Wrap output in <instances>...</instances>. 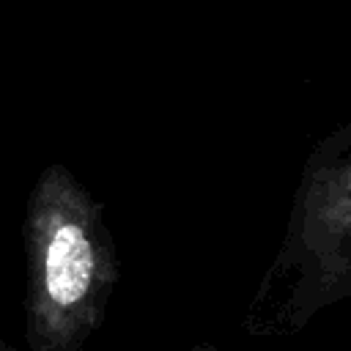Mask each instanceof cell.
<instances>
[{"mask_svg": "<svg viewBox=\"0 0 351 351\" xmlns=\"http://www.w3.org/2000/svg\"><path fill=\"white\" fill-rule=\"evenodd\" d=\"M186 351H219L217 346H211V343H195L192 348H186Z\"/></svg>", "mask_w": 351, "mask_h": 351, "instance_id": "obj_3", "label": "cell"}, {"mask_svg": "<svg viewBox=\"0 0 351 351\" xmlns=\"http://www.w3.org/2000/svg\"><path fill=\"white\" fill-rule=\"evenodd\" d=\"M22 236L27 351H85L121 277L101 203L49 165L27 197Z\"/></svg>", "mask_w": 351, "mask_h": 351, "instance_id": "obj_1", "label": "cell"}, {"mask_svg": "<svg viewBox=\"0 0 351 351\" xmlns=\"http://www.w3.org/2000/svg\"><path fill=\"white\" fill-rule=\"evenodd\" d=\"M351 299V123L302 173L288 228L247 313V332L282 337Z\"/></svg>", "mask_w": 351, "mask_h": 351, "instance_id": "obj_2", "label": "cell"}, {"mask_svg": "<svg viewBox=\"0 0 351 351\" xmlns=\"http://www.w3.org/2000/svg\"><path fill=\"white\" fill-rule=\"evenodd\" d=\"M0 351H14V348H8V346H3V343H0Z\"/></svg>", "mask_w": 351, "mask_h": 351, "instance_id": "obj_4", "label": "cell"}]
</instances>
